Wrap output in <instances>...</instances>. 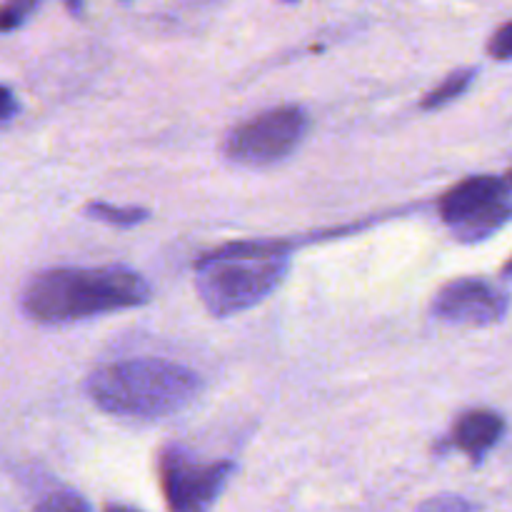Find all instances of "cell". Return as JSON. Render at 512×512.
<instances>
[{
	"label": "cell",
	"mask_w": 512,
	"mask_h": 512,
	"mask_svg": "<svg viewBox=\"0 0 512 512\" xmlns=\"http://www.w3.org/2000/svg\"><path fill=\"white\" fill-rule=\"evenodd\" d=\"M150 285L135 270L55 268L35 275L23 290V313L40 325H68L95 315L145 305Z\"/></svg>",
	"instance_id": "1"
},
{
	"label": "cell",
	"mask_w": 512,
	"mask_h": 512,
	"mask_svg": "<svg viewBox=\"0 0 512 512\" xmlns=\"http://www.w3.org/2000/svg\"><path fill=\"white\" fill-rule=\"evenodd\" d=\"M100 410L128 418H165L188 408L200 393L190 368L160 358L120 360L95 370L85 383Z\"/></svg>",
	"instance_id": "2"
},
{
	"label": "cell",
	"mask_w": 512,
	"mask_h": 512,
	"mask_svg": "<svg viewBox=\"0 0 512 512\" xmlns=\"http://www.w3.org/2000/svg\"><path fill=\"white\" fill-rule=\"evenodd\" d=\"M288 270V250L273 240L230 243L195 265V288L218 318L243 313L268 298Z\"/></svg>",
	"instance_id": "3"
},
{
	"label": "cell",
	"mask_w": 512,
	"mask_h": 512,
	"mask_svg": "<svg viewBox=\"0 0 512 512\" xmlns=\"http://www.w3.org/2000/svg\"><path fill=\"white\" fill-rule=\"evenodd\" d=\"M440 218L465 243L485 240L512 220V195L498 175L460 180L440 198Z\"/></svg>",
	"instance_id": "4"
},
{
	"label": "cell",
	"mask_w": 512,
	"mask_h": 512,
	"mask_svg": "<svg viewBox=\"0 0 512 512\" xmlns=\"http://www.w3.org/2000/svg\"><path fill=\"white\" fill-rule=\"evenodd\" d=\"M308 130V115L298 105H280L245 120L225 138V155L248 168H265L288 158Z\"/></svg>",
	"instance_id": "5"
},
{
	"label": "cell",
	"mask_w": 512,
	"mask_h": 512,
	"mask_svg": "<svg viewBox=\"0 0 512 512\" xmlns=\"http://www.w3.org/2000/svg\"><path fill=\"white\" fill-rule=\"evenodd\" d=\"M230 460L200 463L180 445L163 448L158 460L160 488L170 512H210L233 475Z\"/></svg>",
	"instance_id": "6"
},
{
	"label": "cell",
	"mask_w": 512,
	"mask_h": 512,
	"mask_svg": "<svg viewBox=\"0 0 512 512\" xmlns=\"http://www.w3.org/2000/svg\"><path fill=\"white\" fill-rule=\"evenodd\" d=\"M510 298L480 278H458L438 290L433 300L435 318L453 325L485 328L508 315Z\"/></svg>",
	"instance_id": "7"
},
{
	"label": "cell",
	"mask_w": 512,
	"mask_h": 512,
	"mask_svg": "<svg viewBox=\"0 0 512 512\" xmlns=\"http://www.w3.org/2000/svg\"><path fill=\"white\" fill-rule=\"evenodd\" d=\"M505 433V420L495 410H468L453 428L455 448L463 450L470 460L480 463L488 450L498 445Z\"/></svg>",
	"instance_id": "8"
},
{
	"label": "cell",
	"mask_w": 512,
	"mask_h": 512,
	"mask_svg": "<svg viewBox=\"0 0 512 512\" xmlns=\"http://www.w3.org/2000/svg\"><path fill=\"white\" fill-rule=\"evenodd\" d=\"M473 78H475V70L473 68H463V70H455V73H450L448 78H445L443 83L438 85V88H433L428 95H425V98H423V110L443 108V105H448V103H453V100H458L460 95H463L465 90L470 88Z\"/></svg>",
	"instance_id": "9"
},
{
	"label": "cell",
	"mask_w": 512,
	"mask_h": 512,
	"mask_svg": "<svg viewBox=\"0 0 512 512\" xmlns=\"http://www.w3.org/2000/svg\"><path fill=\"white\" fill-rule=\"evenodd\" d=\"M85 213L95 220H103V223L118 225V228H130V225H138L148 218V210L143 208H118V205L108 203H90Z\"/></svg>",
	"instance_id": "10"
},
{
	"label": "cell",
	"mask_w": 512,
	"mask_h": 512,
	"mask_svg": "<svg viewBox=\"0 0 512 512\" xmlns=\"http://www.w3.org/2000/svg\"><path fill=\"white\" fill-rule=\"evenodd\" d=\"M35 5H38V0H5L0 5V33L20 28L35 10Z\"/></svg>",
	"instance_id": "11"
},
{
	"label": "cell",
	"mask_w": 512,
	"mask_h": 512,
	"mask_svg": "<svg viewBox=\"0 0 512 512\" xmlns=\"http://www.w3.org/2000/svg\"><path fill=\"white\" fill-rule=\"evenodd\" d=\"M33 512H90V505L75 493H53L40 500Z\"/></svg>",
	"instance_id": "12"
},
{
	"label": "cell",
	"mask_w": 512,
	"mask_h": 512,
	"mask_svg": "<svg viewBox=\"0 0 512 512\" xmlns=\"http://www.w3.org/2000/svg\"><path fill=\"white\" fill-rule=\"evenodd\" d=\"M415 512H478V510H475L465 498H458V495H435V498L420 503Z\"/></svg>",
	"instance_id": "13"
},
{
	"label": "cell",
	"mask_w": 512,
	"mask_h": 512,
	"mask_svg": "<svg viewBox=\"0 0 512 512\" xmlns=\"http://www.w3.org/2000/svg\"><path fill=\"white\" fill-rule=\"evenodd\" d=\"M488 53L495 60H512V20L495 30L493 38L488 40Z\"/></svg>",
	"instance_id": "14"
},
{
	"label": "cell",
	"mask_w": 512,
	"mask_h": 512,
	"mask_svg": "<svg viewBox=\"0 0 512 512\" xmlns=\"http://www.w3.org/2000/svg\"><path fill=\"white\" fill-rule=\"evenodd\" d=\"M15 113H18V100H15L13 90L0 85V123H8Z\"/></svg>",
	"instance_id": "15"
},
{
	"label": "cell",
	"mask_w": 512,
	"mask_h": 512,
	"mask_svg": "<svg viewBox=\"0 0 512 512\" xmlns=\"http://www.w3.org/2000/svg\"><path fill=\"white\" fill-rule=\"evenodd\" d=\"M103 512H138V510L128 508V505H105Z\"/></svg>",
	"instance_id": "16"
},
{
	"label": "cell",
	"mask_w": 512,
	"mask_h": 512,
	"mask_svg": "<svg viewBox=\"0 0 512 512\" xmlns=\"http://www.w3.org/2000/svg\"><path fill=\"white\" fill-rule=\"evenodd\" d=\"M65 5H68L70 10H73V13H80V0H63Z\"/></svg>",
	"instance_id": "17"
},
{
	"label": "cell",
	"mask_w": 512,
	"mask_h": 512,
	"mask_svg": "<svg viewBox=\"0 0 512 512\" xmlns=\"http://www.w3.org/2000/svg\"><path fill=\"white\" fill-rule=\"evenodd\" d=\"M505 275H512V260L508 265H505Z\"/></svg>",
	"instance_id": "18"
},
{
	"label": "cell",
	"mask_w": 512,
	"mask_h": 512,
	"mask_svg": "<svg viewBox=\"0 0 512 512\" xmlns=\"http://www.w3.org/2000/svg\"><path fill=\"white\" fill-rule=\"evenodd\" d=\"M510 183H512V170H510Z\"/></svg>",
	"instance_id": "19"
}]
</instances>
